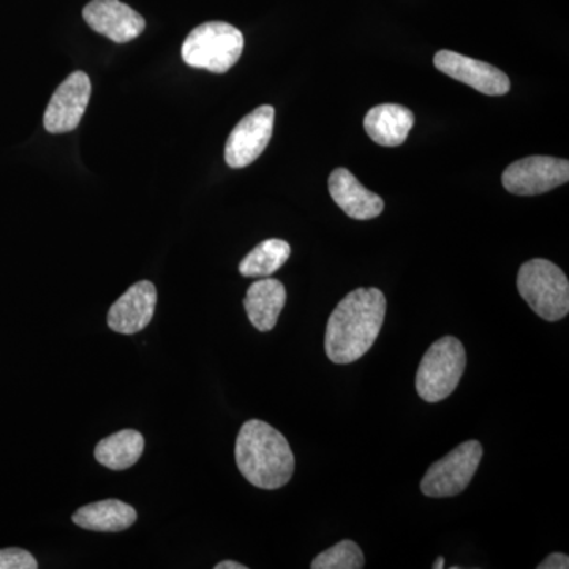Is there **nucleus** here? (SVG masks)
<instances>
[{"instance_id":"f03ea898","label":"nucleus","mask_w":569,"mask_h":569,"mask_svg":"<svg viewBox=\"0 0 569 569\" xmlns=\"http://www.w3.org/2000/svg\"><path fill=\"white\" fill-rule=\"evenodd\" d=\"M236 463L254 488L276 490L290 482L295 456L287 438L268 422L250 419L236 440Z\"/></svg>"},{"instance_id":"0eeeda50","label":"nucleus","mask_w":569,"mask_h":569,"mask_svg":"<svg viewBox=\"0 0 569 569\" xmlns=\"http://www.w3.org/2000/svg\"><path fill=\"white\" fill-rule=\"evenodd\" d=\"M569 179V162L556 157L533 156L509 164L501 176L505 189L519 197H535L563 186Z\"/></svg>"},{"instance_id":"20e7f679","label":"nucleus","mask_w":569,"mask_h":569,"mask_svg":"<svg viewBox=\"0 0 569 569\" xmlns=\"http://www.w3.org/2000/svg\"><path fill=\"white\" fill-rule=\"evenodd\" d=\"M518 290L542 320L559 321L568 316V277L552 261L535 258L520 266Z\"/></svg>"},{"instance_id":"dca6fc26","label":"nucleus","mask_w":569,"mask_h":569,"mask_svg":"<svg viewBox=\"0 0 569 569\" xmlns=\"http://www.w3.org/2000/svg\"><path fill=\"white\" fill-rule=\"evenodd\" d=\"M71 520L81 529L118 533L137 522V511L121 500H103L78 509Z\"/></svg>"},{"instance_id":"4468645a","label":"nucleus","mask_w":569,"mask_h":569,"mask_svg":"<svg viewBox=\"0 0 569 569\" xmlns=\"http://www.w3.org/2000/svg\"><path fill=\"white\" fill-rule=\"evenodd\" d=\"M287 302V290L280 280L264 277L250 284L244 298V307L250 323L260 332L276 328L277 320Z\"/></svg>"},{"instance_id":"2eb2a0df","label":"nucleus","mask_w":569,"mask_h":569,"mask_svg":"<svg viewBox=\"0 0 569 569\" xmlns=\"http://www.w3.org/2000/svg\"><path fill=\"white\" fill-rule=\"evenodd\" d=\"M413 126V112L396 103L378 104L365 118V129L370 140L387 148L403 144Z\"/></svg>"},{"instance_id":"aec40b11","label":"nucleus","mask_w":569,"mask_h":569,"mask_svg":"<svg viewBox=\"0 0 569 569\" xmlns=\"http://www.w3.org/2000/svg\"><path fill=\"white\" fill-rule=\"evenodd\" d=\"M36 557L24 549L10 548L0 550V569H36Z\"/></svg>"},{"instance_id":"412c9836","label":"nucleus","mask_w":569,"mask_h":569,"mask_svg":"<svg viewBox=\"0 0 569 569\" xmlns=\"http://www.w3.org/2000/svg\"><path fill=\"white\" fill-rule=\"evenodd\" d=\"M569 557L565 553L553 552L549 557H546L541 563L538 565V569H568Z\"/></svg>"},{"instance_id":"9b49d317","label":"nucleus","mask_w":569,"mask_h":569,"mask_svg":"<svg viewBox=\"0 0 569 569\" xmlns=\"http://www.w3.org/2000/svg\"><path fill=\"white\" fill-rule=\"evenodd\" d=\"M89 28L114 43H129L144 32L146 21L121 0H91L82 10Z\"/></svg>"},{"instance_id":"4be33fe9","label":"nucleus","mask_w":569,"mask_h":569,"mask_svg":"<svg viewBox=\"0 0 569 569\" xmlns=\"http://www.w3.org/2000/svg\"><path fill=\"white\" fill-rule=\"evenodd\" d=\"M216 569H247L246 565L238 563V561H220L216 565Z\"/></svg>"},{"instance_id":"f3484780","label":"nucleus","mask_w":569,"mask_h":569,"mask_svg":"<svg viewBox=\"0 0 569 569\" xmlns=\"http://www.w3.org/2000/svg\"><path fill=\"white\" fill-rule=\"evenodd\" d=\"M144 452V437L138 430L123 429L114 436L103 438L97 445L96 459L110 470L122 471L133 467Z\"/></svg>"},{"instance_id":"f8f14e48","label":"nucleus","mask_w":569,"mask_h":569,"mask_svg":"<svg viewBox=\"0 0 569 569\" xmlns=\"http://www.w3.org/2000/svg\"><path fill=\"white\" fill-rule=\"evenodd\" d=\"M156 306V284L149 280H141L130 287L111 306L110 312H108V326L118 335H138L151 323Z\"/></svg>"},{"instance_id":"7ed1b4c3","label":"nucleus","mask_w":569,"mask_h":569,"mask_svg":"<svg viewBox=\"0 0 569 569\" xmlns=\"http://www.w3.org/2000/svg\"><path fill=\"white\" fill-rule=\"evenodd\" d=\"M244 36L222 21L204 22L189 33L182 44V59L193 69L227 73L241 59Z\"/></svg>"},{"instance_id":"ddd939ff","label":"nucleus","mask_w":569,"mask_h":569,"mask_svg":"<svg viewBox=\"0 0 569 569\" xmlns=\"http://www.w3.org/2000/svg\"><path fill=\"white\" fill-rule=\"evenodd\" d=\"M328 183L332 200L350 219L370 220L383 212L385 201L367 190L346 168H336Z\"/></svg>"},{"instance_id":"5701e85b","label":"nucleus","mask_w":569,"mask_h":569,"mask_svg":"<svg viewBox=\"0 0 569 569\" xmlns=\"http://www.w3.org/2000/svg\"><path fill=\"white\" fill-rule=\"evenodd\" d=\"M445 568V559L443 557H438L436 560V563H433V569H441Z\"/></svg>"},{"instance_id":"6ab92c4d","label":"nucleus","mask_w":569,"mask_h":569,"mask_svg":"<svg viewBox=\"0 0 569 569\" xmlns=\"http://www.w3.org/2000/svg\"><path fill=\"white\" fill-rule=\"evenodd\" d=\"M312 569H362L365 568V553L361 548L350 539L337 542L336 546L323 550L310 565Z\"/></svg>"},{"instance_id":"6e6552de","label":"nucleus","mask_w":569,"mask_h":569,"mask_svg":"<svg viewBox=\"0 0 569 569\" xmlns=\"http://www.w3.org/2000/svg\"><path fill=\"white\" fill-rule=\"evenodd\" d=\"M274 108L263 104L239 121L224 146L228 167H249L264 152L274 132Z\"/></svg>"},{"instance_id":"1a4fd4ad","label":"nucleus","mask_w":569,"mask_h":569,"mask_svg":"<svg viewBox=\"0 0 569 569\" xmlns=\"http://www.w3.org/2000/svg\"><path fill=\"white\" fill-rule=\"evenodd\" d=\"M91 92L88 74L84 71H73L52 93L44 111V129L54 134L73 132L80 126Z\"/></svg>"},{"instance_id":"9d476101","label":"nucleus","mask_w":569,"mask_h":569,"mask_svg":"<svg viewBox=\"0 0 569 569\" xmlns=\"http://www.w3.org/2000/svg\"><path fill=\"white\" fill-rule=\"evenodd\" d=\"M433 63L441 73L448 74L452 80L470 86L475 91L485 93V96H505L511 89V81H509L507 73L488 62L467 58V56L459 54V52L438 51L436 58H433Z\"/></svg>"},{"instance_id":"423d86ee","label":"nucleus","mask_w":569,"mask_h":569,"mask_svg":"<svg viewBox=\"0 0 569 569\" xmlns=\"http://www.w3.org/2000/svg\"><path fill=\"white\" fill-rule=\"evenodd\" d=\"M482 452V445L477 440L459 445L429 467L421 481V492L432 498L459 496L477 473Z\"/></svg>"},{"instance_id":"39448f33","label":"nucleus","mask_w":569,"mask_h":569,"mask_svg":"<svg viewBox=\"0 0 569 569\" xmlns=\"http://www.w3.org/2000/svg\"><path fill=\"white\" fill-rule=\"evenodd\" d=\"M467 355L456 337L438 339L422 356L417 373V391L426 402L437 403L448 399L459 387L466 372Z\"/></svg>"},{"instance_id":"a211bd4d","label":"nucleus","mask_w":569,"mask_h":569,"mask_svg":"<svg viewBox=\"0 0 569 569\" xmlns=\"http://www.w3.org/2000/svg\"><path fill=\"white\" fill-rule=\"evenodd\" d=\"M291 254V247L282 239H268L254 247L239 264V272L244 277H271L279 271Z\"/></svg>"},{"instance_id":"f257e3e1","label":"nucleus","mask_w":569,"mask_h":569,"mask_svg":"<svg viewBox=\"0 0 569 569\" xmlns=\"http://www.w3.org/2000/svg\"><path fill=\"white\" fill-rule=\"evenodd\" d=\"M387 316L378 288H358L337 305L326 326L325 350L335 365H351L373 347Z\"/></svg>"}]
</instances>
